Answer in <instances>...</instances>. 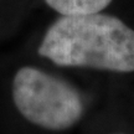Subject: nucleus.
<instances>
[{
    "label": "nucleus",
    "instance_id": "f03ea898",
    "mask_svg": "<svg viewBox=\"0 0 134 134\" xmlns=\"http://www.w3.org/2000/svg\"><path fill=\"white\" fill-rule=\"evenodd\" d=\"M13 99L26 119L45 129H67L78 122L83 112L75 88L34 67H23L16 72Z\"/></svg>",
    "mask_w": 134,
    "mask_h": 134
},
{
    "label": "nucleus",
    "instance_id": "7ed1b4c3",
    "mask_svg": "<svg viewBox=\"0 0 134 134\" xmlns=\"http://www.w3.org/2000/svg\"><path fill=\"white\" fill-rule=\"evenodd\" d=\"M46 4L62 16L100 13L112 0H45Z\"/></svg>",
    "mask_w": 134,
    "mask_h": 134
},
{
    "label": "nucleus",
    "instance_id": "f257e3e1",
    "mask_svg": "<svg viewBox=\"0 0 134 134\" xmlns=\"http://www.w3.org/2000/svg\"><path fill=\"white\" fill-rule=\"evenodd\" d=\"M38 53L60 66L132 72L134 30L100 13L62 16L47 30Z\"/></svg>",
    "mask_w": 134,
    "mask_h": 134
}]
</instances>
